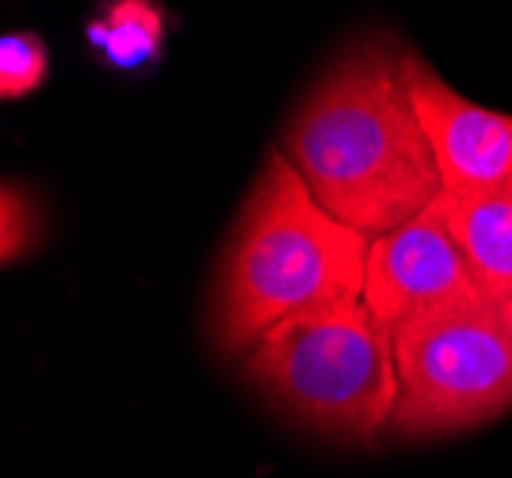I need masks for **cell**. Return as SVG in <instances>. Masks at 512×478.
<instances>
[{"label":"cell","mask_w":512,"mask_h":478,"mask_svg":"<svg viewBox=\"0 0 512 478\" xmlns=\"http://www.w3.org/2000/svg\"><path fill=\"white\" fill-rule=\"evenodd\" d=\"M394 31L356 35L283 127L279 150L333 218L383 238L444 196Z\"/></svg>","instance_id":"cell-1"},{"label":"cell","mask_w":512,"mask_h":478,"mask_svg":"<svg viewBox=\"0 0 512 478\" xmlns=\"http://www.w3.org/2000/svg\"><path fill=\"white\" fill-rule=\"evenodd\" d=\"M367 253L371 238L329 215L279 146L268 150L218 261L214 345L245 356L287 318L363 303Z\"/></svg>","instance_id":"cell-2"},{"label":"cell","mask_w":512,"mask_h":478,"mask_svg":"<svg viewBox=\"0 0 512 478\" xmlns=\"http://www.w3.org/2000/svg\"><path fill=\"white\" fill-rule=\"evenodd\" d=\"M241 371L283 417L344 444L390 429L402 394L390 333L367 303L279 322L245 352Z\"/></svg>","instance_id":"cell-3"},{"label":"cell","mask_w":512,"mask_h":478,"mask_svg":"<svg viewBox=\"0 0 512 478\" xmlns=\"http://www.w3.org/2000/svg\"><path fill=\"white\" fill-rule=\"evenodd\" d=\"M398 410L390 433L428 440L512 410V299L478 295L390 333Z\"/></svg>","instance_id":"cell-4"},{"label":"cell","mask_w":512,"mask_h":478,"mask_svg":"<svg viewBox=\"0 0 512 478\" xmlns=\"http://www.w3.org/2000/svg\"><path fill=\"white\" fill-rule=\"evenodd\" d=\"M478 295L482 287L470 272L463 245L451 234L444 196L390 234L371 238L363 303L386 333Z\"/></svg>","instance_id":"cell-5"},{"label":"cell","mask_w":512,"mask_h":478,"mask_svg":"<svg viewBox=\"0 0 512 478\" xmlns=\"http://www.w3.org/2000/svg\"><path fill=\"white\" fill-rule=\"evenodd\" d=\"M406 85L444 192L470 196L512 180V115L470 104L409 46Z\"/></svg>","instance_id":"cell-6"},{"label":"cell","mask_w":512,"mask_h":478,"mask_svg":"<svg viewBox=\"0 0 512 478\" xmlns=\"http://www.w3.org/2000/svg\"><path fill=\"white\" fill-rule=\"evenodd\" d=\"M444 211L482 295L512 299V180L470 196L444 192Z\"/></svg>","instance_id":"cell-7"},{"label":"cell","mask_w":512,"mask_h":478,"mask_svg":"<svg viewBox=\"0 0 512 478\" xmlns=\"http://www.w3.org/2000/svg\"><path fill=\"white\" fill-rule=\"evenodd\" d=\"M165 23L161 0H100L85 20V43L107 69L142 73L165 54Z\"/></svg>","instance_id":"cell-8"},{"label":"cell","mask_w":512,"mask_h":478,"mask_svg":"<svg viewBox=\"0 0 512 478\" xmlns=\"http://www.w3.org/2000/svg\"><path fill=\"white\" fill-rule=\"evenodd\" d=\"M50 50L35 31H8L0 39V96L23 100L46 81Z\"/></svg>","instance_id":"cell-9"},{"label":"cell","mask_w":512,"mask_h":478,"mask_svg":"<svg viewBox=\"0 0 512 478\" xmlns=\"http://www.w3.org/2000/svg\"><path fill=\"white\" fill-rule=\"evenodd\" d=\"M0 203H4L0 207V253H4V264H16L43 238V211L16 180H4Z\"/></svg>","instance_id":"cell-10"}]
</instances>
